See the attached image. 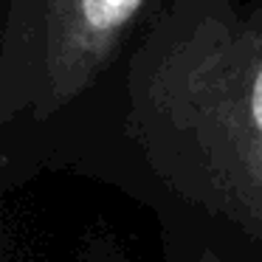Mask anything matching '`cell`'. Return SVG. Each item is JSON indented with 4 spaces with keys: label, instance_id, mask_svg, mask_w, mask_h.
<instances>
[{
    "label": "cell",
    "instance_id": "1",
    "mask_svg": "<svg viewBox=\"0 0 262 262\" xmlns=\"http://www.w3.org/2000/svg\"><path fill=\"white\" fill-rule=\"evenodd\" d=\"M127 91L155 166L262 243V0H166Z\"/></svg>",
    "mask_w": 262,
    "mask_h": 262
},
{
    "label": "cell",
    "instance_id": "2",
    "mask_svg": "<svg viewBox=\"0 0 262 262\" xmlns=\"http://www.w3.org/2000/svg\"><path fill=\"white\" fill-rule=\"evenodd\" d=\"M152 0H9L3 102L48 116L88 91L113 62Z\"/></svg>",
    "mask_w": 262,
    "mask_h": 262
}]
</instances>
